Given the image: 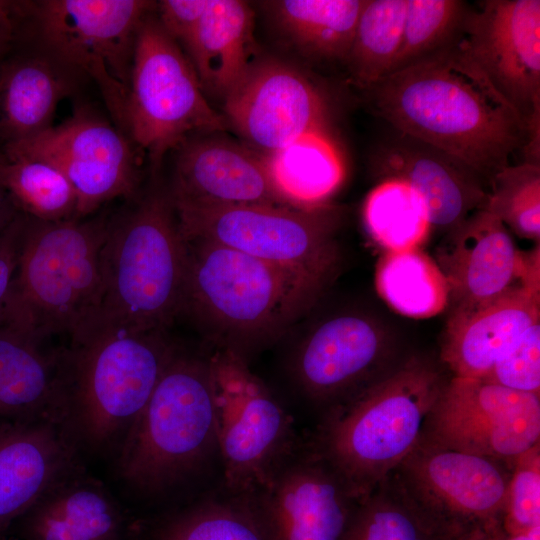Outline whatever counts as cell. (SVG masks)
<instances>
[{
    "label": "cell",
    "instance_id": "14",
    "mask_svg": "<svg viewBox=\"0 0 540 540\" xmlns=\"http://www.w3.org/2000/svg\"><path fill=\"white\" fill-rule=\"evenodd\" d=\"M512 466L422 437L392 473L430 514L466 533L502 525Z\"/></svg>",
    "mask_w": 540,
    "mask_h": 540
},
{
    "label": "cell",
    "instance_id": "26",
    "mask_svg": "<svg viewBox=\"0 0 540 540\" xmlns=\"http://www.w3.org/2000/svg\"><path fill=\"white\" fill-rule=\"evenodd\" d=\"M253 23L248 3L209 0L183 44L204 93L224 100L255 62Z\"/></svg>",
    "mask_w": 540,
    "mask_h": 540
},
{
    "label": "cell",
    "instance_id": "13",
    "mask_svg": "<svg viewBox=\"0 0 540 540\" xmlns=\"http://www.w3.org/2000/svg\"><path fill=\"white\" fill-rule=\"evenodd\" d=\"M6 159L45 161L60 170L77 196L76 219L115 198H133L138 170L128 139L105 119L80 110L33 137L8 142Z\"/></svg>",
    "mask_w": 540,
    "mask_h": 540
},
{
    "label": "cell",
    "instance_id": "44",
    "mask_svg": "<svg viewBox=\"0 0 540 540\" xmlns=\"http://www.w3.org/2000/svg\"><path fill=\"white\" fill-rule=\"evenodd\" d=\"M15 206L5 191L0 181V233L15 219L19 214L15 212Z\"/></svg>",
    "mask_w": 540,
    "mask_h": 540
},
{
    "label": "cell",
    "instance_id": "15",
    "mask_svg": "<svg viewBox=\"0 0 540 540\" xmlns=\"http://www.w3.org/2000/svg\"><path fill=\"white\" fill-rule=\"evenodd\" d=\"M453 46L526 121L540 112L539 0L469 7Z\"/></svg>",
    "mask_w": 540,
    "mask_h": 540
},
{
    "label": "cell",
    "instance_id": "6",
    "mask_svg": "<svg viewBox=\"0 0 540 540\" xmlns=\"http://www.w3.org/2000/svg\"><path fill=\"white\" fill-rule=\"evenodd\" d=\"M110 223L105 216L47 222L25 215L2 325L40 342L86 326L99 303Z\"/></svg>",
    "mask_w": 540,
    "mask_h": 540
},
{
    "label": "cell",
    "instance_id": "17",
    "mask_svg": "<svg viewBox=\"0 0 540 540\" xmlns=\"http://www.w3.org/2000/svg\"><path fill=\"white\" fill-rule=\"evenodd\" d=\"M270 540H345L359 503L310 446L296 451L250 496Z\"/></svg>",
    "mask_w": 540,
    "mask_h": 540
},
{
    "label": "cell",
    "instance_id": "33",
    "mask_svg": "<svg viewBox=\"0 0 540 540\" xmlns=\"http://www.w3.org/2000/svg\"><path fill=\"white\" fill-rule=\"evenodd\" d=\"M367 234L383 252L422 249L433 227L427 207L408 184L379 181L363 205Z\"/></svg>",
    "mask_w": 540,
    "mask_h": 540
},
{
    "label": "cell",
    "instance_id": "35",
    "mask_svg": "<svg viewBox=\"0 0 540 540\" xmlns=\"http://www.w3.org/2000/svg\"><path fill=\"white\" fill-rule=\"evenodd\" d=\"M0 181L24 215L47 222L76 219L77 196L65 175L38 159H0Z\"/></svg>",
    "mask_w": 540,
    "mask_h": 540
},
{
    "label": "cell",
    "instance_id": "7",
    "mask_svg": "<svg viewBox=\"0 0 540 540\" xmlns=\"http://www.w3.org/2000/svg\"><path fill=\"white\" fill-rule=\"evenodd\" d=\"M214 451L209 359L177 351L117 450V475L133 491L153 497L195 475Z\"/></svg>",
    "mask_w": 540,
    "mask_h": 540
},
{
    "label": "cell",
    "instance_id": "23",
    "mask_svg": "<svg viewBox=\"0 0 540 540\" xmlns=\"http://www.w3.org/2000/svg\"><path fill=\"white\" fill-rule=\"evenodd\" d=\"M173 202L286 205L275 192L263 155L222 137L187 139L179 147Z\"/></svg>",
    "mask_w": 540,
    "mask_h": 540
},
{
    "label": "cell",
    "instance_id": "31",
    "mask_svg": "<svg viewBox=\"0 0 540 540\" xmlns=\"http://www.w3.org/2000/svg\"><path fill=\"white\" fill-rule=\"evenodd\" d=\"M374 282L380 298L402 316L428 319L448 309L447 280L435 259L422 249L383 252Z\"/></svg>",
    "mask_w": 540,
    "mask_h": 540
},
{
    "label": "cell",
    "instance_id": "5",
    "mask_svg": "<svg viewBox=\"0 0 540 540\" xmlns=\"http://www.w3.org/2000/svg\"><path fill=\"white\" fill-rule=\"evenodd\" d=\"M186 261L169 190L154 187L111 220L101 252L99 303L87 325L165 331L181 312Z\"/></svg>",
    "mask_w": 540,
    "mask_h": 540
},
{
    "label": "cell",
    "instance_id": "34",
    "mask_svg": "<svg viewBox=\"0 0 540 540\" xmlns=\"http://www.w3.org/2000/svg\"><path fill=\"white\" fill-rule=\"evenodd\" d=\"M406 10L407 0H366L346 61L362 90L389 74L401 46Z\"/></svg>",
    "mask_w": 540,
    "mask_h": 540
},
{
    "label": "cell",
    "instance_id": "12",
    "mask_svg": "<svg viewBox=\"0 0 540 540\" xmlns=\"http://www.w3.org/2000/svg\"><path fill=\"white\" fill-rule=\"evenodd\" d=\"M422 437L513 463L540 443V395L480 378L452 376L428 416Z\"/></svg>",
    "mask_w": 540,
    "mask_h": 540
},
{
    "label": "cell",
    "instance_id": "25",
    "mask_svg": "<svg viewBox=\"0 0 540 540\" xmlns=\"http://www.w3.org/2000/svg\"><path fill=\"white\" fill-rule=\"evenodd\" d=\"M64 350L0 326V421L63 422Z\"/></svg>",
    "mask_w": 540,
    "mask_h": 540
},
{
    "label": "cell",
    "instance_id": "45",
    "mask_svg": "<svg viewBox=\"0 0 540 540\" xmlns=\"http://www.w3.org/2000/svg\"><path fill=\"white\" fill-rule=\"evenodd\" d=\"M502 540H540V526H536L533 529L521 534H505Z\"/></svg>",
    "mask_w": 540,
    "mask_h": 540
},
{
    "label": "cell",
    "instance_id": "18",
    "mask_svg": "<svg viewBox=\"0 0 540 540\" xmlns=\"http://www.w3.org/2000/svg\"><path fill=\"white\" fill-rule=\"evenodd\" d=\"M449 286L448 311L494 299L518 284H540V246L520 251L507 227L477 209L445 234L434 257Z\"/></svg>",
    "mask_w": 540,
    "mask_h": 540
},
{
    "label": "cell",
    "instance_id": "1",
    "mask_svg": "<svg viewBox=\"0 0 540 540\" xmlns=\"http://www.w3.org/2000/svg\"><path fill=\"white\" fill-rule=\"evenodd\" d=\"M392 129L462 162L487 185L521 153L526 120L453 44L365 90Z\"/></svg>",
    "mask_w": 540,
    "mask_h": 540
},
{
    "label": "cell",
    "instance_id": "29",
    "mask_svg": "<svg viewBox=\"0 0 540 540\" xmlns=\"http://www.w3.org/2000/svg\"><path fill=\"white\" fill-rule=\"evenodd\" d=\"M463 534L424 509L391 473L359 500L345 540H458Z\"/></svg>",
    "mask_w": 540,
    "mask_h": 540
},
{
    "label": "cell",
    "instance_id": "22",
    "mask_svg": "<svg viewBox=\"0 0 540 540\" xmlns=\"http://www.w3.org/2000/svg\"><path fill=\"white\" fill-rule=\"evenodd\" d=\"M14 526L20 540H143L145 521L78 466Z\"/></svg>",
    "mask_w": 540,
    "mask_h": 540
},
{
    "label": "cell",
    "instance_id": "3",
    "mask_svg": "<svg viewBox=\"0 0 540 540\" xmlns=\"http://www.w3.org/2000/svg\"><path fill=\"white\" fill-rule=\"evenodd\" d=\"M177 350L165 331L88 324L64 349V427L78 451L118 450Z\"/></svg>",
    "mask_w": 540,
    "mask_h": 540
},
{
    "label": "cell",
    "instance_id": "40",
    "mask_svg": "<svg viewBox=\"0 0 540 540\" xmlns=\"http://www.w3.org/2000/svg\"><path fill=\"white\" fill-rule=\"evenodd\" d=\"M208 3L209 0H163L157 4V18L178 44H184L201 20Z\"/></svg>",
    "mask_w": 540,
    "mask_h": 540
},
{
    "label": "cell",
    "instance_id": "4",
    "mask_svg": "<svg viewBox=\"0 0 540 540\" xmlns=\"http://www.w3.org/2000/svg\"><path fill=\"white\" fill-rule=\"evenodd\" d=\"M186 241L181 312L192 314L242 356V348L282 333L329 280L201 239Z\"/></svg>",
    "mask_w": 540,
    "mask_h": 540
},
{
    "label": "cell",
    "instance_id": "19",
    "mask_svg": "<svg viewBox=\"0 0 540 540\" xmlns=\"http://www.w3.org/2000/svg\"><path fill=\"white\" fill-rule=\"evenodd\" d=\"M393 352L391 336L375 320L343 314L307 335L296 353L294 373L308 397L329 407L392 368Z\"/></svg>",
    "mask_w": 540,
    "mask_h": 540
},
{
    "label": "cell",
    "instance_id": "21",
    "mask_svg": "<svg viewBox=\"0 0 540 540\" xmlns=\"http://www.w3.org/2000/svg\"><path fill=\"white\" fill-rule=\"evenodd\" d=\"M78 454L60 421H0V539L79 466Z\"/></svg>",
    "mask_w": 540,
    "mask_h": 540
},
{
    "label": "cell",
    "instance_id": "39",
    "mask_svg": "<svg viewBox=\"0 0 540 540\" xmlns=\"http://www.w3.org/2000/svg\"><path fill=\"white\" fill-rule=\"evenodd\" d=\"M480 379L540 395V321L529 327Z\"/></svg>",
    "mask_w": 540,
    "mask_h": 540
},
{
    "label": "cell",
    "instance_id": "9",
    "mask_svg": "<svg viewBox=\"0 0 540 540\" xmlns=\"http://www.w3.org/2000/svg\"><path fill=\"white\" fill-rule=\"evenodd\" d=\"M173 202V201H172ZM185 240H206L330 281L339 263L335 240L342 209L269 204L173 202Z\"/></svg>",
    "mask_w": 540,
    "mask_h": 540
},
{
    "label": "cell",
    "instance_id": "11",
    "mask_svg": "<svg viewBox=\"0 0 540 540\" xmlns=\"http://www.w3.org/2000/svg\"><path fill=\"white\" fill-rule=\"evenodd\" d=\"M208 359L225 483L250 496L298 450L293 420L243 356L221 348Z\"/></svg>",
    "mask_w": 540,
    "mask_h": 540
},
{
    "label": "cell",
    "instance_id": "41",
    "mask_svg": "<svg viewBox=\"0 0 540 540\" xmlns=\"http://www.w3.org/2000/svg\"><path fill=\"white\" fill-rule=\"evenodd\" d=\"M24 224L25 215L18 214L0 233V326L18 262Z\"/></svg>",
    "mask_w": 540,
    "mask_h": 540
},
{
    "label": "cell",
    "instance_id": "10",
    "mask_svg": "<svg viewBox=\"0 0 540 540\" xmlns=\"http://www.w3.org/2000/svg\"><path fill=\"white\" fill-rule=\"evenodd\" d=\"M226 125L206 100L180 45L148 14L135 42L126 132L157 169L164 155L192 133L223 131Z\"/></svg>",
    "mask_w": 540,
    "mask_h": 540
},
{
    "label": "cell",
    "instance_id": "30",
    "mask_svg": "<svg viewBox=\"0 0 540 540\" xmlns=\"http://www.w3.org/2000/svg\"><path fill=\"white\" fill-rule=\"evenodd\" d=\"M366 0H281L269 3L274 18L305 55L347 61Z\"/></svg>",
    "mask_w": 540,
    "mask_h": 540
},
{
    "label": "cell",
    "instance_id": "43",
    "mask_svg": "<svg viewBox=\"0 0 540 540\" xmlns=\"http://www.w3.org/2000/svg\"><path fill=\"white\" fill-rule=\"evenodd\" d=\"M505 533L501 524L475 527L464 533L458 540H502Z\"/></svg>",
    "mask_w": 540,
    "mask_h": 540
},
{
    "label": "cell",
    "instance_id": "42",
    "mask_svg": "<svg viewBox=\"0 0 540 540\" xmlns=\"http://www.w3.org/2000/svg\"><path fill=\"white\" fill-rule=\"evenodd\" d=\"M23 2L0 0V57L9 47L15 33V17L22 11Z\"/></svg>",
    "mask_w": 540,
    "mask_h": 540
},
{
    "label": "cell",
    "instance_id": "36",
    "mask_svg": "<svg viewBox=\"0 0 540 540\" xmlns=\"http://www.w3.org/2000/svg\"><path fill=\"white\" fill-rule=\"evenodd\" d=\"M469 7L460 0H407L402 42L389 74L453 44Z\"/></svg>",
    "mask_w": 540,
    "mask_h": 540
},
{
    "label": "cell",
    "instance_id": "16",
    "mask_svg": "<svg viewBox=\"0 0 540 540\" xmlns=\"http://www.w3.org/2000/svg\"><path fill=\"white\" fill-rule=\"evenodd\" d=\"M223 103L226 123L262 155L309 133L330 134L324 93L279 60H255Z\"/></svg>",
    "mask_w": 540,
    "mask_h": 540
},
{
    "label": "cell",
    "instance_id": "37",
    "mask_svg": "<svg viewBox=\"0 0 540 540\" xmlns=\"http://www.w3.org/2000/svg\"><path fill=\"white\" fill-rule=\"evenodd\" d=\"M520 238L540 241V165L519 163L498 172L482 208Z\"/></svg>",
    "mask_w": 540,
    "mask_h": 540
},
{
    "label": "cell",
    "instance_id": "27",
    "mask_svg": "<svg viewBox=\"0 0 540 540\" xmlns=\"http://www.w3.org/2000/svg\"><path fill=\"white\" fill-rule=\"evenodd\" d=\"M74 76L47 55L7 65L0 74V134L6 143L50 128L58 103L74 89Z\"/></svg>",
    "mask_w": 540,
    "mask_h": 540
},
{
    "label": "cell",
    "instance_id": "2",
    "mask_svg": "<svg viewBox=\"0 0 540 540\" xmlns=\"http://www.w3.org/2000/svg\"><path fill=\"white\" fill-rule=\"evenodd\" d=\"M446 381L432 360L407 357L330 405L311 447L360 500L419 443Z\"/></svg>",
    "mask_w": 540,
    "mask_h": 540
},
{
    "label": "cell",
    "instance_id": "28",
    "mask_svg": "<svg viewBox=\"0 0 540 540\" xmlns=\"http://www.w3.org/2000/svg\"><path fill=\"white\" fill-rule=\"evenodd\" d=\"M263 158L275 192L294 208L328 204L345 176L343 159L330 134H306Z\"/></svg>",
    "mask_w": 540,
    "mask_h": 540
},
{
    "label": "cell",
    "instance_id": "38",
    "mask_svg": "<svg viewBox=\"0 0 540 540\" xmlns=\"http://www.w3.org/2000/svg\"><path fill=\"white\" fill-rule=\"evenodd\" d=\"M540 526V443L513 462L502 529L516 535Z\"/></svg>",
    "mask_w": 540,
    "mask_h": 540
},
{
    "label": "cell",
    "instance_id": "24",
    "mask_svg": "<svg viewBox=\"0 0 540 540\" xmlns=\"http://www.w3.org/2000/svg\"><path fill=\"white\" fill-rule=\"evenodd\" d=\"M448 312L441 361L453 376L483 378L540 321V290L518 284L494 299Z\"/></svg>",
    "mask_w": 540,
    "mask_h": 540
},
{
    "label": "cell",
    "instance_id": "32",
    "mask_svg": "<svg viewBox=\"0 0 540 540\" xmlns=\"http://www.w3.org/2000/svg\"><path fill=\"white\" fill-rule=\"evenodd\" d=\"M143 540H270L249 500L207 499L145 521Z\"/></svg>",
    "mask_w": 540,
    "mask_h": 540
},
{
    "label": "cell",
    "instance_id": "20",
    "mask_svg": "<svg viewBox=\"0 0 540 540\" xmlns=\"http://www.w3.org/2000/svg\"><path fill=\"white\" fill-rule=\"evenodd\" d=\"M376 180L408 184L424 201L433 230L448 233L485 205L488 187L447 153L393 129L370 158Z\"/></svg>",
    "mask_w": 540,
    "mask_h": 540
},
{
    "label": "cell",
    "instance_id": "8",
    "mask_svg": "<svg viewBox=\"0 0 540 540\" xmlns=\"http://www.w3.org/2000/svg\"><path fill=\"white\" fill-rule=\"evenodd\" d=\"M28 4L46 55L75 75L89 76L118 129L126 132L136 37L154 2L44 0Z\"/></svg>",
    "mask_w": 540,
    "mask_h": 540
}]
</instances>
